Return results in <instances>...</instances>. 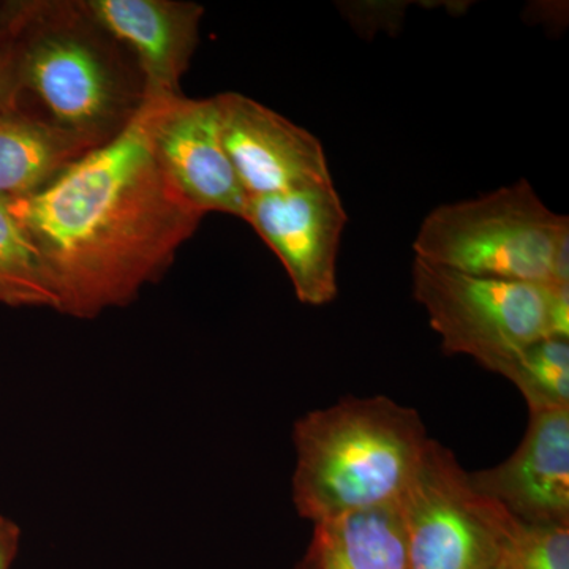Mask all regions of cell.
<instances>
[{"instance_id":"cell-10","label":"cell","mask_w":569,"mask_h":569,"mask_svg":"<svg viewBox=\"0 0 569 569\" xmlns=\"http://www.w3.org/2000/svg\"><path fill=\"white\" fill-rule=\"evenodd\" d=\"M468 475L475 489L519 522L569 526V408L530 413L511 458Z\"/></svg>"},{"instance_id":"cell-12","label":"cell","mask_w":569,"mask_h":569,"mask_svg":"<svg viewBox=\"0 0 569 569\" xmlns=\"http://www.w3.org/2000/svg\"><path fill=\"white\" fill-rule=\"evenodd\" d=\"M93 148L51 119L41 121L18 108L0 112V200L40 192Z\"/></svg>"},{"instance_id":"cell-3","label":"cell","mask_w":569,"mask_h":569,"mask_svg":"<svg viewBox=\"0 0 569 569\" xmlns=\"http://www.w3.org/2000/svg\"><path fill=\"white\" fill-rule=\"evenodd\" d=\"M429 440L418 411L385 396L310 411L295 426L296 511L318 523L399 500Z\"/></svg>"},{"instance_id":"cell-6","label":"cell","mask_w":569,"mask_h":569,"mask_svg":"<svg viewBox=\"0 0 569 569\" xmlns=\"http://www.w3.org/2000/svg\"><path fill=\"white\" fill-rule=\"evenodd\" d=\"M410 569H490L518 519L473 488L448 448L429 440L397 500Z\"/></svg>"},{"instance_id":"cell-16","label":"cell","mask_w":569,"mask_h":569,"mask_svg":"<svg viewBox=\"0 0 569 569\" xmlns=\"http://www.w3.org/2000/svg\"><path fill=\"white\" fill-rule=\"evenodd\" d=\"M503 569H569V526L516 522L501 549Z\"/></svg>"},{"instance_id":"cell-1","label":"cell","mask_w":569,"mask_h":569,"mask_svg":"<svg viewBox=\"0 0 569 569\" xmlns=\"http://www.w3.org/2000/svg\"><path fill=\"white\" fill-rule=\"evenodd\" d=\"M153 102L40 192L10 201L50 272L58 312L93 318L157 282L206 216L160 160Z\"/></svg>"},{"instance_id":"cell-2","label":"cell","mask_w":569,"mask_h":569,"mask_svg":"<svg viewBox=\"0 0 569 569\" xmlns=\"http://www.w3.org/2000/svg\"><path fill=\"white\" fill-rule=\"evenodd\" d=\"M3 47L13 52L22 91L36 93L52 122L96 148L144 102L140 71L84 2L6 3Z\"/></svg>"},{"instance_id":"cell-5","label":"cell","mask_w":569,"mask_h":569,"mask_svg":"<svg viewBox=\"0 0 569 569\" xmlns=\"http://www.w3.org/2000/svg\"><path fill=\"white\" fill-rule=\"evenodd\" d=\"M415 299L449 355L503 376L531 343L550 337V287L466 274L415 258Z\"/></svg>"},{"instance_id":"cell-17","label":"cell","mask_w":569,"mask_h":569,"mask_svg":"<svg viewBox=\"0 0 569 569\" xmlns=\"http://www.w3.org/2000/svg\"><path fill=\"white\" fill-rule=\"evenodd\" d=\"M22 93L17 61L9 47L0 48V112L17 110Z\"/></svg>"},{"instance_id":"cell-13","label":"cell","mask_w":569,"mask_h":569,"mask_svg":"<svg viewBox=\"0 0 569 569\" xmlns=\"http://www.w3.org/2000/svg\"><path fill=\"white\" fill-rule=\"evenodd\" d=\"M310 569H410L399 503L359 509L313 523Z\"/></svg>"},{"instance_id":"cell-15","label":"cell","mask_w":569,"mask_h":569,"mask_svg":"<svg viewBox=\"0 0 569 569\" xmlns=\"http://www.w3.org/2000/svg\"><path fill=\"white\" fill-rule=\"evenodd\" d=\"M522 392L530 413L569 408V342L546 337L531 343L503 373Z\"/></svg>"},{"instance_id":"cell-8","label":"cell","mask_w":569,"mask_h":569,"mask_svg":"<svg viewBox=\"0 0 569 569\" xmlns=\"http://www.w3.org/2000/svg\"><path fill=\"white\" fill-rule=\"evenodd\" d=\"M216 99L223 148L247 197L332 182L323 144L312 133L242 93Z\"/></svg>"},{"instance_id":"cell-22","label":"cell","mask_w":569,"mask_h":569,"mask_svg":"<svg viewBox=\"0 0 569 569\" xmlns=\"http://www.w3.org/2000/svg\"><path fill=\"white\" fill-rule=\"evenodd\" d=\"M490 569H503V568H501V565H500V563H497V565H496V567H492V568H490Z\"/></svg>"},{"instance_id":"cell-11","label":"cell","mask_w":569,"mask_h":569,"mask_svg":"<svg viewBox=\"0 0 569 569\" xmlns=\"http://www.w3.org/2000/svg\"><path fill=\"white\" fill-rule=\"evenodd\" d=\"M84 7L134 59L144 99L182 96L181 80L197 50L203 7L176 0H88Z\"/></svg>"},{"instance_id":"cell-14","label":"cell","mask_w":569,"mask_h":569,"mask_svg":"<svg viewBox=\"0 0 569 569\" xmlns=\"http://www.w3.org/2000/svg\"><path fill=\"white\" fill-rule=\"evenodd\" d=\"M0 305L59 309L50 272L10 201L0 200Z\"/></svg>"},{"instance_id":"cell-7","label":"cell","mask_w":569,"mask_h":569,"mask_svg":"<svg viewBox=\"0 0 569 569\" xmlns=\"http://www.w3.org/2000/svg\"><path fill=\"white\" fill-rule=\"evenodd\" d=\"M244 220L277 254L299 301H335L337 254L348 222L335 182L249 198Z\"/></svg>"},{"instance_id":"cell-4","label":"cell","mask_w":569,"mask_h":569,"mask_svg":"<svg viewBox=\"0 0 569 569\" xmlns=\"http://www.w3.org/2000/svg\"><path fill=\"white\" fill-rule=\"evenodd\" d=\"M415 258L466 274L569 284V220L550 211L527 181L433 209Z\"/></svg>"},{"instance_id":"cell-19","label":"cell","mask_w":569,"mask_h":569,"mask_svg":"<svg viewBox=\"0 0 569 569\" xmlns=\"http://www.w3.org/2000/svg\"><path fill=\"white\" fill-rule=\"evenodd\" d=\"M21 530L7 516L0 515V569H10L20 549Z\"/></svg>"},{"instance_id":"cell-9","label":"cell","mask_w":569,"mask_h":569,"mask_svg":"<svg viewBox=\"0 0 569 569\" xmlns=\"http://www.w3.org/2000/svg\"><path fill=\"white\" fill-rule=\"evenodd\" d=\"M152 102L153 141L182 193L204 213L244 219L249 197L224 151L216 97L192 100L179 96Z\"/></svg>"},{"instance_id":"cell-20","label":"cell","mask_w":569,"mask_h":569,"mask_svg":"<svg viewBox=\"0 0 569 569\" xmlns=\"http://www.w3.org/2000/svg\"><path fill=\"white\" fill-rule=\"evenodd\" d=\"M6 6H0V48L3 47V29H6Z\"/></svg>"},{"instance_id":"cell-21","label":"cell","mask_w":569,"mask_h":569,"mask_svg":"<svg viewBox=\"0 0 569 569\" xmlns=\"http://www.w3.org/2000/svg\"><path fill=\"white\" fill-rule=\"evenodd\" d=\"M298 569H310L309 565L306 563V560H302L301 563H299Z\"/></svg>"},{"instance_id":"cell-18","label":"cell","mask_w":569,"mask_h":569,"mask_svg":"<svg viewBox=\"0 0 569 569\" xmlns=\"http://www.w3.org/2000/svg\"><path fill=\"white\" fill-rule=\"evenodd\" d=\"M549 287V335L569 340V284Z\"/></svg>"}]
</instances>
